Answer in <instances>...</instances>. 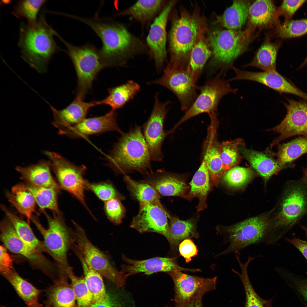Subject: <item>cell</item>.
I'll return each instance as SVG.
<instances>
[{
	"mask_svg": "<svg viewBox=\"0 0 307 307\" xmlns=\"http://www.w3.org/2000/svg\"><path fill=\"white\" fill-rule=\"evenodd\" d=\"M1 307H5L4 306H1Z\"/></svg>",
	"mask_w": 307,
	"mask_h": 307,
	"instance_id": "63",
	"label": "cell"
},
{
	"mask_svg": "<svg viewBox=\"0 0 307 307\" xmlns=\"http://www.w3.org/2000/svg\"><path fill=\"white\" fill-rule=\"evenodd\" d=\"M66 273L70 281L77 307H90L93 303V299L84 277L75 275L72 268L70 266L66 269Z\"/></svg>",
	"mask_w": 307,
	"mask_h": 307,
	"instance_id": "46",
	"label": "cell"
},
{
	"mask_svg": "<svg viewBox=\"0 0 307 307\" xmlns=\"http://www.w3.org/2000/svg\"><path fill=\"white\" fill-rule=\"evenodd\" d=\"M289 276L293 278L299 291L307 300V279H300L294 276L293 274L290 272H288Z\"/></svg>",
	"mask_w": 307,
	"mask_h": 307,
	"instance_id": "56",
	"label": "cell"
},
{
	"mask_svg": "<svg viewBox=\"0 0 307 307\" xmlns=\"http://www.w3.org/2000/svg\"><path fill=\"white\" fill-rule=\"evenodd\" d=\"M306 154H307V138L300 136L288 142L279 144L275 155L278 164L283 168Z\"/></svg>",
	"mask_w": 307,
	"mask_h": 307,
	"instance_id": "39",
	"label": "cell"
},
{
	"mask_svg": "<svg viewBox=\"0 0 307 307\" xmlns=\"http://www.w3.org/2000/svg\"><path fill=\"white\" fill-rule=\"evenodd\" d=\"M237 260L241 272L233 269L232 270L239 277L243 285L246 297L244 307H272L273 298L265 300L261 298L256 293L251 284L248 272V265L252 261L251 259L248 258L244 263L239 258Z\"/></svg>",
	"mask_w": 307,
	"mask_h": 307,
	"instance_id": "36",
	"label": "cell"
},
{
	"mask_svg": "<svg viewBox=\"0 0 307 307\" xmlns=\"http://www.w3.org/2000/svg\"><path fill=\"white\" fill-rule=\"evenodd\" d=\"M124 180L132 197L140 202L151 203L165 210L160 201V196L150 184L143 181H136L125 175Z\"/></svg>",
	"mask_w": 307,
	"mask_h": 307,
	"instance_id": "38",
	"label": "cell"
},
{
	"mask_svg": "<svg viewBox=\"0 0 307 307\" xmlns=\"http://www.w3.org/2000/svg\"><path fill=\"white\" fill-rule=\"evenodd\" d=\"M280 44L279 42L273 43L267 38L252 60L244 67H256L263 71L276 70L277 55Z\"/></svg>",
	"mask_w": 307,
	"mask_h": 307,
	"instance_id": "35",
	"label": "cell"
},
{
	"mask_svg": "<svg viewBox=\"0 0 307 307\" xmlns=\"http://www.w3.org/2000/svg\"><path fill=\"white\" fill-rule=\"evenodd\" d=\"M304 232L306 235L307 237V228H306L305 229Z\"/></svg>",
	"mask_w": 307,
	"mask_h": 307,
	"instance_id": "61",
	"label": "cell"
},
{
	"mask_svg": "<svg viewBox=\"0 0 307 307\" xmlns=\"http://www.w3.org/2000/svg\"><path fill=\"white\" fill-rule=\"evenodd\" d=\"M74 230L72 233L70 246L78 252L87 264L102 276L121 287L126 283L127 275L111 265L106 255L90 241L84 229L73 221Z\"/></svg>",
	"mask_w": 307,
	"mask_h": 307,
	"instance_id": "7",
	"label": "cell"
},
{
	"mask_svg": "<svg viewBox=\"0 0 307 307\" xmlns=\"http://www.w3.org/2000/svg\"><path fill=\"white\" fill-rule=\"evenodd\" d=\"M284 103L287 113L281 123L270 130L279 134L272 142L271 147L295 136L307 138V101H296L287 98Z\"/></svg>",
	"mask_w": 307,
	"mask_h": 307,
	"instance_id": "15",
	"label": "cell"
},
{
	"mask_svg": "<svg viewBox=\"0 0 307 307\" xmlns=\"http://www.w3.org/2000/svg\"><path fill=\"white\" fill-rule=\"evenodd\" d=\"M307 64V56L306 57L303 62L301 64V65L300 66L299 68L300 69L304 67L306 64Z\"/></svg>",
	"mask_w": 307,
	"mask_h": 307,
	"instance_id": "60",
	"label": "cell"
},
{
	"mask_svg": "<svg viewBox=\"0 0 307 307\" xmlns=\"http://www.w3.org/2000/svg\"><path fill=\"white\" fill-rule=\"evenodd\" d=\"M81 95L76 94L73 100L65 108L57 110L50 106L54 120L52 124L59 130V133L75 125L86 118L92 107L97 105V101L85 102Z\"/></svg>",
	"mask_w": 307,
	"mask_h": 307,
	"instance_id": "23",
	"label": "cell"
},
{
	"mask_svg": "<svg viewBox=\"0 0 307 307\" xmlns=\"http://www.w3.org/2000/svg\"><path fill=\"white\" fill-rule=\"evenodd\" d=\"M236 75L229 81L247 80L263 84L281 94H292L307 101V94L297 88L276 70L254 72L245 71L233 67Z\"/></svg>",
	"mask_w": 307,
	"mask_h": 307,
	"instance_id": "20",
	"label": "cell"
},
{
	"mask_svg": "<svg viewBox=\"0 0 307 307\" xmlns=\"http://www.w3.org/2000/svg\"><path fill=\"white\" fill-rule=\"evenodd\" d=\"M240 152L252 167L265 180L277 174L282 168L269 152H260L240 146Z\"/></svg>",
	"mask_w": 307,
	"mask_h": 307,
	"instance_id": "27",
	"label": "cell"
},
{
	"mask_svg": "<svg viewBox=\"0 0 307 307\" xmlns=\"http://www.w3.org/2000/svg\"><path fill=\"white\" fill-rule=\"evenodd\" d=\"M212 52L202 39H197L190 53L187 69L196 83Z\"/></svg>",
	"mask_w": 307,
	"mask_h": 307,
	"instance_id": "42",
	"label": "cell"
},
{
	"mask_svg": "<svg viewBox=\"0 0 307 307\" xmlns=\"http://www.w3.org/2000/svg\"><path fill=\"white\" fill-rule=\"evenodd\" d=\"M187 68H182L170 62L163 70L162 76L149 82L165 87L178 99L181 109L187 111L197 96L198 86Z\"/></svg>",
	"mask_w": 307,
	"mask_h": 307,
	"instance_id": "13",
	"label": "cell"
},
{
	"mask_svg": "<svg viewBox=\"0 0 307 307\" xmlns=\"http://www.w3.org/2000/svg\"><path fill=\"white\" fill-rule=\"evenodd\" d=\"M211 132L206 152L207 165L211 185L217 186L222 176L226 172L223 166L220 153L219 145Z\"/></svg>",
	"mask_w": 307,
	"mask_h": 307,
	"instance_id": "41",
	"label": "cell"
},
{
	"mask_svg": "<svg viewBox=\"0 0 307 307\" xmlns=\"http://www.w3.org/2000/svg\"><path fill=\"white\" fill-rule=\"evenodd\" d=\"M175 3L173 1L169 2L155 18L147 37L150 56L154 60L158 72L163 69L166 59V26L169 15Z\"/></svg>",
	"mask_w": 307,
	"mask_h": 307,
	"instance_id": "18",
	"label": "cell"
},
{
	"mask_svg": "<svg viewBox=\"0 0 307 307\" xmlns=\"http://www.w3.org/2000/svg\"><path fill=\"white\" fill-rule=\"evenodd\" d=\"M155 101L151 114L143 126V135L148 146L151 161H161L163 157V143L167 133L164 129V123L170 102H162L158 94L154 97Z\"/></svg>",
	"mask_w": 307,
	"mask_h": 307,
	"instance_id": "14",
	"label": "cell"
},
{
	"mask_svg": "<svg viewBox=\"0 0 307 307\" xmlns=\"http://www.w3.org/2000/svg\"><path fill=\"white\" fill-rule=\"evenodd\" d=\"M0 248V269L13 268L12 260L6 248L2 246Z\"/></svg>",
	"mask_w": 307,
	"mask_h": 307,
	"instance_id": "54",
	"label": "cell"
},
{
	"mask_svg": "<svg viewBox=\"0 0 307 307\" xmlns=\"http://www.w3.org/2000/svg\"><path fill=\"white\" fill-rule=\"evenodd\" d=\"M276 36L285 39L298 37L307 34V18L284 22L275 29Z\"/></svg>",
	"mask_w": 307,
	"mask_h": 307,
	"instance_id": "48",
	"label": "cell"
},
{
	"mask_svg": "<svg viewBox=\"0 0 307 307\" xmlns=\"http://www.w3.org/2000/svg\"><path fill=\"white\" fill-rule=\"evenodd\" d=\"M43 211L48 221L47 229L43 227L36 216H32L31 219L43 237L46 252L56 261L60 270L66 271L70 266L67 257L71 240L68 230L60 213L54 214L52 217Z\"/></svg>",
	"mask_w": 307,
	"mask_h": 307,
	"instance_id": "9",
	"label": "cell"
},
{
	"mask_svg": "<svg viewBox=\"0 0 307 307\" xmlns=\"http://www.w3.org/2000/svg\"><path fill=\"white\" fill-rule=\"evenodd\" d=\"M79 259L82 267L84 278L90 293L93 302L99 300H109L106 293L102 276L92 269L86 263L80 254L74 251Z\"/></svg>",
	"mask_w": 307,
	"mask_h": 307,
	"instance_id": "40",
	"label": "cell"
},
{
	"mask_svg": "<svg viewBox=\"0 0 307 307\" xmlns=\"http://www.w3.org/2000/svg\"><path fill=\"white\" fill-rule=\"evenodd\" d=\"M279 210L271 223L267 244L282 238L307 212V184L302 178L286 184Z\"/></svg>",
	"mask_w": 307,
	"mask_h": 307,
	"instance_id": "4",
	"label": "cell"
},
{
	"mask_svg": "<svg viewBox=\"0 0 307 307\" xmlns=\"http://www.w3.org/2000/svg\"><path fill=\"white\" fill-rule=\"evenodd\" d=\"M254 172L250 168L235 167L227 171L223 179L227 184L237 187L244 184L252 177Z\"/></svg>",
	"mask_w": 307,
	"mask_h": 307,
	"instance_id": "50",
	"label": "cell"
},
{
	"mask_svg": "<svg viewBox=\"0 0 307 307\" xmlns=\"http://www.w3.org/2000/svg\"><path fill=\"white\" fill-rule=\"evenodd\" d=\"M0 229L1 239L6 248L24 256L32 264L45 271L51 269V264L41 253L27 245L19 237L7 217L1 223Z\"/></svg>",
	"mask_w": 307,
	"mask_h": 307,
	"instance_id": "19",
	"label": "cell"
},
{
	"mask_svg": "<svg viewBox=\"0 0 307 307\" xmlns=\"http://www.w3.org/2000/svg\"><path fill=\"white\" fill-rule=\"evenodd\" d=\"M45 307H50L49 305L47 304L46 305V306H45Z\"/></svg>",
	"mask_w": 307,
	"mask_h": 307,
	"instance_id": "62",
	"label": "cell"
},
{
	"mask_svg": "<svg viewBox=\"0 0 307 307\" xmlns=\"http://www.w3.org/2000/svg\"><path fill=\"white\" fill-rule=\"evenodd\" d=\"M1 273L10 283L28 307H42L38 298L41 291L24 279L12 268L0 269Z\"/></svg>",
	"mask_w": 307,
	"mask_h": 307,
	"instance_id": "28",
	"label": "cell"
},
{
	"mask_svg": "<svg viewBox=\"0 0 307 307\" xmlns=\"http://www.w3.org/2000/svg\"><path fill=\"white\" fill-rule=\"evenodd\" d=\"M50 161L42 160L36 164L26 167L17 166L15 169L21 178L31 185L40 187L61 189L52 176Z\"/></svg>",
	"mask_w": 307,
	"mask_h": 307,
	"instance_id": "26",
	"label": "cell"
},
{
	"mask_svg": "<svg viewBox=\"0 0 307 307\" xmlns=\"http://www.w3.org/2000/svg\"><path fill=\"white\" fill-rule=\"evenodd\" d=\"M45 153L50 160L51 167L61 188L76 198L93 216L85 199L86 180L84 175L86 167L82 165H76L56 153L47 151Z\"/></svg>",
	"mask_w": 307,
	"mask_h": 307,
	"instance_id": "11",
	"label": "cell"
},
{
	"mask_svg": "<svg viewBox=\"0 0 307 307\" xmlns=\"http://www.w3.org/2000/svg\"><path fill=\"white\" fill-rule=\"evenodd\" d=\"M1 208L11 223L17 235L22 241L40 252H46L43 243L36 237L28 223L13 213L5 205H1Z\"/></svg>",
	"mask_w": 307,
	"mask_h": 307,
	"instance_id": "37",
	"label": "cell"
},
{
	"mask_svg": "<svg viewBox=\"0 0 307 307\" xmlns=\"http://www.w3.org/2000/svg\"><path fill=\"white\" fill-rule=\"evenodd\" d=\"M140 88L136 82L128 80L124 84L109 88L108 96L102 100L97 101V105H107L111 110L115 111L134 98Z\"/></svg>",
	"mask_w": 307,
	"mask_h": 307,
	"instance_id": "32",
	"label": "cell"
},
{
	"mask_svg": "<svg viewBox=\"0 0 307 307\" xmlns=\"http://www.w3.org/2000/svg\"><path fill=\"white\" fill-rule=\"evenodd\" d=\"M200 26L193 16L182 14L174 20L169 34L171 62L182 68H186L188 55L197 40Z\"/></svg>",
	"mask_w": 307,
	"mask_h": 307,
	"instance_id": "8",
	"label": "cell"
},
{
	"mask_svg": "<svg viewBox=\"0 0 307 307\" xmlns=\"http://www.w3.org/2000/svg\"><path fill=\"white\" fill-rule=\"evenodd\" d=\"M277 9L273 1H255L249 7L248 28L252 31L256 28H278L281 24Z\"/></svg>",
	"mask_w": 307,
	"mask_h": 307,
	"instance_id": "24",
	"label": "cell"
},
{
	"mask_svg": "<svg viewBox=\"0 0 307 307\" xmlns=\"http://www.w3.org/2000/svg\"><path fill=\"white\" fill-rule=\"evenodd\" d=\"M303 175L302 178L307 184V167L303 169Z\"/></svg>",
	"mask_w": 307,
	"mask_h": 307,
	"instance_id": "59",
	"label": "cell"
},
{
	"mask_svg": "<svg viewBox=\"0 0 307 307\" xmlns=\"http://www.w3.org/2000/svg\"><path fill=\"white\" fill-rule=\"evenodd\" d=\"M244 145L243 140L241 138L223 142L219 145L221 157L226 171L235 167L241 161L242 157L239 148Z\"/></svg>",
	"mask_w": 307,
	"mask_h": 307,
	"instance_id": "45",
	"label": "cell"
},
{
	"mask_svg": "<svg viewBox=\"0 0 307 307\" xmlns=\"http://www.w3.org/2000/svg\"><path fill=\"white\" fill-rule=\"evenodd\" d=\"M25 184L41 210L43 211L45 209H48L52 211L54 214L60 213L58 203L59 189L35 186L27 183Z\"/></svg>",
	"mask_w": 307,
	"mask_h": 307,
	"instance_id": "43",
	"label": "cell"
},
{
	"mask_svg": "<svg viewBox=\"0 0 307 307\" xmlns=\"http://www.w3.org/2000/svg\"><path fill=\"white\" fill-rule=\"evenodd\" d=\"M180 270L168 273L173 281L175 307H182L198 295L215 290L217 277L204 278L184 273Z\"/></svg>",
	"mask_w": 307,
	"mask_h": 307,
	"instance_id": "16",
	"label": "cell"
},
{
	"mask_svg": "<svg viewBox=\"0 0 307 307\" xmlns=\"http://www.w3.org/2000/svg\"><path fill=\"white\" fill-rule=\"evenodd\" d=\"M271 222L264 216L250 218L234 225L223 227L221 234L225 242L229 243L227 248L219 255L240 251L254 244H266L269 235Z\"/></svg>",
	"mask_w": 307,
	"mask_h": 307,
	"instance_id": "6",
	"label": "cell"
},
{
	"mask_svg": "<svg viewBox=\"0 0 307 307\" xmlns=\"http://www.w3.org/2000/svg\"><path fill=\"white\" fill-rule=\"evenodd\" d=\"M8 201L20 214L27 219L29 224L35 211L36 204L34 197L25 184L19 183L6 192Z\"/></svg>",
	"mask_w": 307,
	"mask_h": 307,
	"instance_id": "31",
	"label": "cell"
},
{
	"mask_svg": "<svg viewBox=\"0 0 307 307\" xmlns=\"http://www.w3.org/2000/svg\"><path fill=\"white\" fill-rule=\"evenodd\" d=\"M85 186L86 189L91 191L105 202L113 199L121 200L124 198L109 181L92 183L86 181Z\"/></svg>",
	"mask_w": 307,
	"mask_h": 307,
	"instance_id": "49",
	"label": "cell"
},
{
	"mask_svg": "<svg viewBox=\"0 0 307 307\" xmlns=\"http://www.w3.org/2000/svg\"><path fill=\"white\" fill-rule=\"evenodd\" d=\"M286 239L297 248L307 260V242L295 237L286 238Z\"/></svg>",
	"mask_w": 307,
	"mask_h": 307,
	"instance_id": "55",
	"label": "cell"
},
{
	"mask_svg": "<svg viewBox=\"0 0 307 307\" xmlns=\"http://www.w3.org/2000/svg\"><path fill=\"white\" fill-rule=\"evenodd\" d=\"M204 295L202 294L198 295L182 307H203L202 298Z\"/></svg>",
	"mask_w": 307,
	"mask_h": 307,
	"instance_id": "57",
	"label": "cell"
},
{
	"mask_svg": "<svg viewBox=\"0 0 307 307\" xmlns=\"http://www.w3.org/2000/svg\"><path fill=\"white\" fill-rule=\"evenodd\" d=\"M249 2L247 0H234L232 5L217 18V21L227 29L238 30L248 17Z\"/></svg>",
	"mask_w": 307,
	"mask_h": 307,
	"instance_id": "34",
	"label": "cell"
},
{
	"mask_svg": "<svg viewBox=\"0 0 307 307\" xmlns=\"http://www.w3.org/2000/svg\"><path fill=\"white\" fill-rule=\"evenodd\" d=\"M46 1L45 0L18 1L12 13L18 18H26L28 23L36 22L38 21V13Z\"/></svg>",
	"mask_w": 307,
	"mask_h": 307,
	"instance_id": "47",
	"label": "cell"
},
{
	"mask_svg": "<svg viewBox=\"0 0 307 307\" xmlns=\"http://www.w3.org/2000/svg\"><path fill=\"white\" fill-rule=\"evenodd\" d=\"M152 185L160 195L165 196H179L186 198L189 187L178 178L159 170L147 176L144 181Z\"/></svg>",
	"mask_w": 307,
	"mask_h": 307,
	"instance_id": "25",
	"label": "cell"
},
{
	"mask_svg": "<svg viewBox=\"0 0 307 307\" xmlns=\"http://www.w3.org/2000/svg\"><path fill=\"white\" fill-rule=\"evenodd\" d=\"M72 17L89 26L100 39L99 51L105 67L123 66L129 59L147 50L145 45L120 23L97 16Z\"/></svg>",
	"mask_w": 307,
	"mask_h": 307,
	"instance_id": "1",
	"label": "cell"
},
{
	"mask_svg": "<svg viewBox=\"0 0 307 307\" xmlns=\"http://www.w3.org/2000/svg\"><path fill=\"white\" fill-rule=\"evenodd\" d=\"M179 249L180 255L187 263L190 262L192 258L195 256L198 252L196 246L192 240L189 238L181 241L179 244Z\"/></svg>",
	"mask_w": 307,
	"mask_h": 307,
	"instance_id": "53",
	"label": "cell"
},
{
	"mask_svg": "<svg viewBox=\"0 0 307 307\" xmlns=\"http://www.w3.org/2000/svg\"><path fill=\"white\" fill-rule=\"evenodd\" d=\"M56 35L67 47L66 52L74 66L77 78L76 94L84 98L98 73L105 67L99 50L89 43L75 46L65 41L57 33Z\"/></svg>",
	"mask_w": 307,
	"mask_h": 307,
	"instance_id": "5",
	"label": "cell"
},
{
	"mask_svg": "<svg viewBox=\"0 0 307 307\" xmlns=\"http://www.w3.org/2000/svg\"><path fill=\"white\" fill-rule=\"evenodd\" d=\"M90 307H112L110 301L108 300H102L93 302Z\"/></svg>",
	"mask_w": 307,
	"mask_h": 307,
	"instance_id": "58",
	"label": "cell"
},
{
	"mask_svg": "<svg viewBox=\"0 0 307 307\" xmlns=\"http://www.w3.org/2000/svg\"><path fill=\"white\" fill-rule=\"evenodd\" d=\"M228 29L215 30L210 34L209 42L214 58L222 67H229L246 49L252 32Z\"/></svg>",
	"mask_w": 307,
	"mask_h": 307,
	"instance_id": "10",
	"label": "cell"
},
{
	"mask_svg": "<svg viewBox=\"0 0 307 307\" xmlns=\"http://www.w3.org/2000/svg\"><path fill=\"white\" fill-rule=\"evenodd\" d=\"M307 1L305 0H284L280 6L277 8L278 16H283L285 18L284 22L291 20L297 11Z\"/></svg>",
	"mask_w": 307,
	"mask_h": 307,
	"instance_id": "52",
	"label": "cell"
},
{
	"mask_svg": "<svg viewBox=\"0 0 307 307\" xmlns=\"http://www.w3.org/2000/svg\"><path fill=\"white\" fill-rule=\"evenodd\" d=\"M169 218V231L172 238L171 246L178 245L185 239L198 237L196 229V222L194 219L183 221L171 216Z\"/></svg>",
	"mask_w": 307,
	"mask_h": 307,
	"instance_id": "44",
	"label": "cell"
},
{
	"mask_svg": "<svg viewBox=\"0 0 307 307\" xmlns=\"http://www.w3.org/2000/svg\"><path fill=\"white\" fill-rule=\"evenodd\" d=\"M59 279L47 291V304L50 307H76V299L65 274H61Z\"/></svg>",
	"mask_w": 307,
	"mask_h": 307,
	"instance_id": "30",
	"label": "cell"
},
{
	"mask_svg": "<svg viewBox=\"0 0 307 307\" xmlns=\"http://www.w3.org/2000/svg\"><path fill=\"white\" fill-rule=\"evenodd\" d=\"M54 31L43 16L35 23H21L18 46L21 57L39 73L46 72L49 61L59 49Z\"/></svg>",
	"mask_w": 307,
	"mask_h": 307,
	"instance_id": "3",
	"label": "cell"
},
{
	"mask_svg": "<svg viewBox=\"0 0 307 307\" xmlns=\"http://www.w3.org/2000/svg\"><path fill=\"white\" fill-rule=\"evenodd\" d=\"M191 189L186 198L189 200L195 197L199 201L196 208L198 211L207 207L206 200L210 189V179L207 165V154L205 152L204 158L198 170L190 183Z\"/></svg>",
	"mask_w": 307,
	"mask_h": 307,
	"instance_id": "29",
	"label": "cell"
},
{
	"mask_svg": "<svg viewBox=\"0 0 307 307\" xmlns=\"http://www.w3.org/2000/svg\"><path fill=\"white\" fill-rule=\"evenodd\" d=\"M120 200L113 199L104 202V209L107 218L116 225L121 224L125 216V209Z\"/></svg>",
	"mask_w": 307,
	"mask_h": 307,
	"instance_id": "51",
	"label": "cell"
},
{
	"mask_svg": "<svg viewBox=\"0 0 307 307\" xmlns=\"http://www.w3.org/2000/svg\"><path fill=\"white\" fill-rule=\"evenodd\" d=\"M137 214L133 218L130 227L140 233L152 232L164 236L171 245L172 238L167 218L170 215L159 206L140 202Z\"/></svg>",
	"mask_w": 307,
	"mask_h": 307,
	"instance_id": "17",
	"label": "cell"
},
{
	"mask_svg": "<svg viewBox=\"0 0 307 307\" xmlns=\"http://www.w3.org/2000/svg\"><path fill=\"white\" fill-rule=\"evenodd\" d=\"M221 72L215 77L208 80L202 86H198L199 94L189 108L174 127H177L188 120L202 113L209 114L217 110L219 101L225 96L235 94L237 89L232 88L228 81L221 76Z\"/></svg>",
	"mask_w": 307,
	"mask_h": 307,
	"instance_id": "12",
	"label": "cell"
},
{
	"mask_svg": "<svg viewBox=\"0 0 307 307\" xmlns=\"http://www.w3.org/2000/svg\"><path fill=\"white\" fill-rule=\"evenodd\" d=\"M117 117L115 111L111 110L101 116L86 118L59 134L73 139L86 137L111 131H116L121 134L123 132L118 126Z\"/></svg>",
	"mask_w": 307,
	"mask_h": 307,
	"instance_id": "21",
	"label": "cell"
},
{
	"mask_svg": "<svg viewBox=\"0 0 307 307\" xmlns=\"http://www.w3.org/2000/svg\"><path fill=\"white\" fill-rule=\"evenodd\" d=\"M141 128L136 125L127 132H123L107 156V164L116 173L136 171L147 176L153 172L148 148Z\"/></svg>",
	"mask_w": 307,
	"mask_h": 307,
	"instance_id": "2",
	"label": "cell"
},
{
	"mask_svg": "<svg viewBox=\"0 0 307 307\" xmlns=\"http://www.w3.org/2000/svg\"><path fill=\"white\" fill-rule=\"evenodd\" d=\"M163 0H139L127 9L118 13L117 16H130L142 24L151 21L159 14L165 5Z\"/></svg>",
	"mask_w": 307,
	"mask_h": 307,
	"instance_id": "33",
	"label": "cell"
},
{
	"mask_svg": "<svg viewBox=\"0 0 307 307\" xmlns=\"http://www.w3.org/2000/svg\"><path fill=\"white\" fill-rule=\"evenodd\" d=\"M123 259L126 264L122 266L121 271L127 277L139 273L149 275L159 272L168 273L175 270L200 271L199 269L184 268L179 265L175 258L156 257L145 260L132 259L123 255Z\"/></svg>",
	"mask_w": 307,
	"mask_h": 307,
	"instance_id": "22",
	"label": "cell"
}]
</instances>
